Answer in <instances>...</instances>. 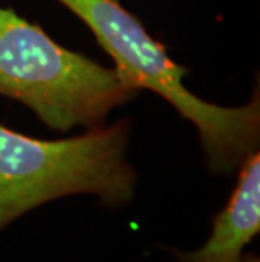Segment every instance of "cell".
Here are the masks:
<instances>
[{
  "instance_id": "2",
  "label": "cell",
  "mask_w": 260,
  "mask_h": 262,
  "mask_svg": "<svg viewBox=\"0 0 260 262\" xmlns=\"http://www.w3.org/2000/svg\"><path fill=\"white\" fill-rule=\"evenodd\" d=\"M129 117L64 139H37L0 124V232L58 198L95 194L105 206L134 202L137 172L127 159Z\"/></svg>"
},
{
  "instance_id": "4",
  "label": "cell",
  "mask_w": 260,
  "mask_h": 262,
  "mask_svg": "<svg viewBox=\"0 0 260 262\" xmlns=\"http://www.w3.org/2000/svg\"><path fill=\"white\" fill-rule=\"evenodd\" d=\"M228 202L211 220V233L193 252L171 250L176 262H242L243 249L260 232V152L255 150L239 166Z\"/></svg>"
},
{
  "instance_id": "3",
  "label": "cell",
  "mask_w": 260,
  "mask_h": 262,
  "mask_svg": "<svg viewBox=\"0 0 260 262\" xmlns=\"http://www.w3.org/2000/svg\"><path fill=\"white\" fill-rule=\"evenodd\" d=\"M139 90L113 66L61 46L37 22L0 5V97L58 132L105 125Z\"/></svg>"
},
{
  "instance_id": "1",
  "label": "cell",
  "mask_w": 260,
  "mask_h": 262,
  "mask_svg": "<svg viewBox=\"0 0 260 262\" xmlns=\"http://www.w3.org/2000/svg\"><path fill=\"white\" fill-rule=\"evenodd\" d=\"M85 24L113 68L137 90L168 102L196 129L204 163L217 176L231 174L260 144V85L247 103L225 107L186 86L190 70L171 58L168 48L122 0H54Z\"/></svg>"
}]
</instances>
